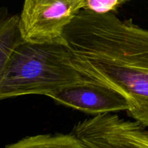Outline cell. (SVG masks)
<instances>
[{"label":"cell","instance_id":"cell-8","mask_svg":"<svg viewBox=\"0 0 148 148\" xmlns=\"http://www.w3.org/2000/svg\"><path fill=\"white\" fill-rule=\"evenodd\" d=\"M129 0H86L84 10L97 14L115 13Z\"/></svg>","mask_w":148,"mask_h":148},{"label":"cell","instance_id":"cell-4","mask_svg":"<svg viewBox=\"0 0 148 148\" xmlns=\"http://www.w3.org/2000/svg\"><path fill=\"white\" fill-rule=\"evenodd\" d=\"M71 133L88 148H148L147 127L113 113L79 121Z\"/></svg>","mask_w":148,"mask_h":148},{"label":"cell","instance_id":"cell-7","mask_svg":"<svg viewBox=\"0 0 148 148\" xmlns=\"http://www.w3.org/2000/svg\"><path fill=\"white\" fill-rule=\"evenodd\" d=\"M4 148H88L72 133L28 136Z\"/></svg>","mask_w":148,"mask_h":148},{"label":"cell","instance_id":"cell-2","mask_svg":"<svg viewBox=\"0 0 148 148\" xmlns=\"http://www.w3.org/2000/svg\"><path fill=\"white\" fill-rule=\"evenodd\" d=\"M90 82L79 73L64 41L23 40L12 53L0 80V100L26 95L48 97L65 88Z\"/></svg>","mask_w":148,"mask_h":148},{"label":"cell","instance_id":"cell-1","mask_svg":"<svg viewBox=\"0 0 148 148\" xmlns=\"http://www.w3.org/2000/svg\"><path fill=\"white\" fill-rule=\"evenodd\" d=\"M62 38L79 73L122 94L129 116L148 127V29L115 13L83 9Z\"/></svg>","mask_w":148,"mask_h":148},{"label":"cell","instance_id":"cell-6","mask_svg":"<svg viewBox=\"0 0 148 148\" xmlns=\"http://www.w3.org/2000/svg\"><path fill=\"white\" fill-rule=\"evenodd\" d=\"M23 40L19 28V16L0 10V80L12 53Z\"/></svg>","mask_w":148,"mask_h":148},{"label":"cell","instance_id":"cell-5","mask_svg":"<svg viewBox=\"0 0 148 148\" xmlns=\"http://www.w3.org/2000/svg\"><path fill=\"white\" fill-rule=\"evenodd\" d=\"M48 97L57 103L93 116L129 109L127 100L122 94L104 85L91 82L65 88Z\"/></svg>","mask_w":148,"mask_h":148},{"label":"cell","instance_id":"cell-3","mask_svg":"<svg viewBox=\"0 0 148 148\" xmlns=\"http://www.w3.org/2000/svg\"><path fill=\"white\" fill-rule=\"evenodd\" d=\"M86 0H24L19 16L23 40L31 43L64 41V30L83 10Z\"/></svg>","mask_w":148,"mask_h":148}]
</instances>
